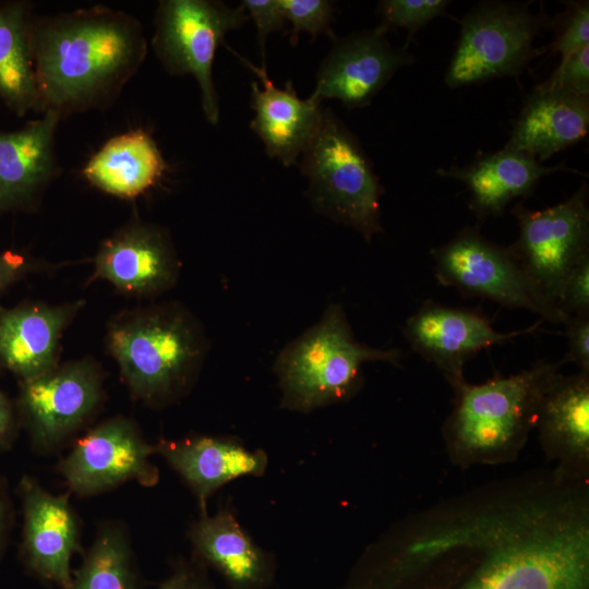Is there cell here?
I'll return each instance as SVG.
<instances>
[{
    "label": "cell",
    "instance_id": "1",
    "mask_svg": "<svg viewBox=\"0 0 589 589\" xmlns=\"http://www.w3.org/2000/svg\"><path fill=\"white\" fill-rule=\"evenodd\" d=\"M39 111L61 119L108 108L147 55L141 22L104 5L35 16Z\"/></svg>",
    "mask_w": 589,
    "mask_h": 589
},
{
    "label": "cell",
    "instance_id": "2",
    "mask_svg": "<svg viewBox=\"0 0 589 589\" xmlns=\"http://www.w3.org/2000/svg\"><path fill=\"white\" fill-rule=\"evenodd\" d=\"M482 557L455 589H589V528L545 510H509L479 524Z\"/></svg>",
    "mask_w": 589,
    "mask_h": 589
},
{
    "label": "cell",
    "instance_id": "3",
    "mask_svg": "<svg viewBox=\"0 0 589 589\" xmlns=\"http://www.w3.org/2000/svg\"><path fill=\"white\" fill-rule=\"evenodd\" d=\"M561 362H538L507 377L470 384L448 380L454 407L444 434L454 461L498 462L513 457L536 426L541 398Z\"/></svg>",
    "mask_w": 589,
    "mask_h": 589
},
{
    "label": "cell",
    "instance_id": "4",
    "mask_svg": "<svg viewBox=\"0 0 589 589\" xmlns=\"http://www.w3.org/2000/svg\"><path fill=\"white\" fill-rule=\"evenodd\" d=\"M107 340L128 387L148 402L164 401L183 388L204 350L195 321L170 305L118 315Z\"/></svg>",
    "mask_w": 589,
    "mask_h": 589
},
{
    "label": "cell",
    "instance_id": "5",
    "mask_svg": "<svg viewBox=\"0 0 589 589\" xmlns=\"http://www.w3.org/2000/svg\"><path fill=\"white\" fill-rule=\"evenodd\" d=\"M297 165L318 212L352 227L366 241L383 230V187L358 137L330 108H324L320 128Z\"/></svg>",
    "mask_w": 589,
    "mask_h": 589
},
{
    "label": "cell",
    "instance_id": "6",
    "mask_svg": "<svg viewBox=\"0 0 589 589\" xmlns=\"http://www.w3.org/2000/svg\"><path fill=\"white\" fill-rule=\"evenodd\" d=\"M395 349L371 348L356 340L339 305L289 346L278 359L287 406L310 410L346 398L359 383L361 365L370 361L399 362Z\"/></svg>",
    "mask_w": 589,
    "mask_h": 589
},
{
    "label": "cell",
    "instance_id": "7",
    "mask_svg": "<svg viewBox=\"0 0 589 589\" xmlns=\"http://www.w3.org/2000/svg\"><path fill=\"white\" fill-rule=\"evenodd\" d=\"M249 21L242 4L219 0H161L154 16L152 47L169 75H192L200 88L202 110L219 122V98L213 79L216 51L230 31Z\"/></svg>",
    "mask_w": 589,
    "mask_h": 589
},
{
    "label": "cell",
    "instance_id": "8",
    "mask_svg": "<svg viewBox=\"0 0 589 589\" xmlns=\"http://www.w3.org/2000/svg\"><path fill=\"white\" fill-rule=\"evenodd\" d=\"M549 19L528 5L486 2L461 21L460 38L445 75L449 87L467 86L501 76H518L546 49L533 40Z\"/></svg>",
    "mask_w": 589,
    "mask_h": 589
},
{
    "label": "cell",
    "instance_id": "9",
    "mask_svg": "<svg viewBox=\"0 0 589 589\" xmlns=\"http://www.w3.org/2000/svg\"><path fill=\"white\" fill-rule=\"evenodd\" d=\"M435 278L469 297L489 299L506 308L526 309L542 321L564 324L566 316L528 277L507 248L467 227L432 249Z\"/></svg>",
    "mask_w": 589,
    "mask_h": 589
},
{
    "label": "cell",
    "instance_id": "10",
    "mask_svg": "<svg viewBox=\"0 0 589 589\" xmlns=\"http://www.w3.org/2000/svg\"><path fill=\"white\" fill-rule=\"evenodd\" d=\"M510 213L519 235L507 249L543 296L557 306L570 269L589 254L587 184L554 206L536 211L519 202Z\"/></svg>",
    "mask_w": 589,
    "mask_h": 589
},
{
    "label": "cell",
    "instance_id": "11",
    "mask_svg": "<svg viewBox=\"0 0 589 589\" xmlns=\"http://www.w3.org/2000/svg\"><path fill=\"white\" fill-rule=\"evenodd\" d=\"M156 447L124 418L103 422L85 434L61 461L59 470L72 491L95 494L129 480L153 485L157 469L149 456Z\"/></svg>",
    "mask_w": 589,
    "mask_h": 589
},
{
    "label": "cell",
    "instance_id": "12",
    "mask_svg": "<svg viewBox=\"0 0 589 589\" xmlns=\"http://www.w3.org/2000/svg\"><path fill=\"white\" fill-rule=\"evenodd\" d=\"M100 397V370L91 359H82L22 381L20 408L34 441L51 447L89 418Z\"/></svg>",
    "mask_w": 589,
    "mask_h": 589
},
{
    "label": "cell",
    "instance_id": "13",
    "mask_svg": "<svg viewBox=\"0 0 589 589\" xmlns=\"http://www.w3.org/2000/svg\"><path fill=\"white\" fill-rule=\"evenodd\" d=\"M413 56L393 47L376 28L335 38L316 72L313 93L316 99H336L347 109L363 108Z\"/></svg>",
    "mask_w": 589,
    "mask_h": 589
},
{
    "label": "cell",
    "instance_id": "14",
    "mask_svg": "<svg viewBox=\"0 0 589 589\" xmlns=\"http://www.w3.org/2000/svg\"><path fill=\"white\" fill-rule=\"evenodd\" d=\"M542 322L520 330L501 333L479 311L428 300L407 320L404 334L412 349L440 369L448 381L464 376L465 363L479 351L531 334Z\"/></svg>",
    "mask_w": 589,
    "mask_h": 589
},
{
    "label": "cell",
    "instance_id": "15",
    "mask_svg": "<svg viewBox=\"0 0 589 589\" xmlns=\"http://www.w3.org/2000/svg\"><path fill=\"white\" fill-rule=\"evenodd\" d=\"M94 266V276L136 297L168 289L178 275L168 232L135 216L100 243Z\"/></svg>",
    "mask_w": 589,
    "mask_h": 589
},
{
    "label": "cell",
    "instance_id": "16",
    "mask_svg": "<svg viewBox=\"0 0 589 589\" xmlns=\"http://www.w3.org/2000/svg\"><path fill=\"white\" fill-rule=\"evenodd\" d=\"M60 120L46 111L17 131L0 132V215L34 209L58 178L56 132Z\"/></svg>",
    "mask_w": 589,
    "mask_h": 589
},
{
    "label": "cell",
    "instance_id": "17",
    "mask_svg": "<svg viewBox=\"0 0 589 589\" xmlns=\"http://www.w3.org/2000/svg\"><path fill=\"white\" fill-rule=\"evenodd\" d=\"M228 50L262 82V87L256 82L251 83V107L255 116L250 129L262 141L269 158L278 159L285 167L297 165L320 128L322 101L312 95L301 99L290 81L283 88L275 86L266 69L229 47Z\"/></svg>",
    "mask_w": 589,
    "mask_h": 589
},
{
    "label": "cell",
    "instance_id": "18",
    "mask_svg": "<svg viewBox=\"0 0 589 589\" xmlns=\"http://www.w3.org/2000/svg\"><path fill=\"white\" fill-rule=\"evenodd\" d=\"M82 301L0 309V363L27 381L58 365L60 339Z\"/></svg>",
    "mask_w": 589,
    "mask_h": 589
},
{
    "label": "cell",
    "instance_id": "19",
    "mask_svg": "<svg viewBox=\"0 0 589 589\" xmlns=\"http://www.w3.org/2000/svg\"><path fill=\"white\" fill-rule=\"evenodd\" d=\"M23 549L40 576L71 589L70 558L77 545V521L65 495H52L29 479L22 481Z\"/></svg>",
    "mask_w": 589,
    "mask_h": 589
},
{
    "label": "cell",
    "instance_id": "20",
    "mask_svg": "<svg viewBox=\"0 0 589 589\" xmlns=\"http://www.w3.org/2000/svg\"><path fill=\"white\" fill-rule=\"evenodd\" d=\"M536 426L544 450L564 472L584 476L589 461V373L558 372L541 398Z\"/></svg>",
    "mask_w": 589,
    "mask_h": 589
},
{
    "label": "cell",
    "instance_id": "21",
    "mask_svg": "<svg viewBox=\"0 0 589 589\" xmlns=\"http://www.w3.org/2000/svg\"><path fill=\"white\" fill-rule=\"evenodd\" d=\"M589 129V95L534 88L505 149L544 161L580 142Z\"/></svg>",
    "mask_w": 589,
    "mask_h": 589
},
{
    "label": "cell",
    "instance_id": "22",
    "mask_svg": "<svg viewBox=\"0 0 589 589\" xmlns=\"http://www.w3.org/2000/svg\"><path fill=\"white\" fill-rule=\"evenodd\" d=\"M564 166H543L534 157L503 148L464 166L436 170L437 175L461 181L470 192V209L477 218L501 216L515 199L533 193L539 180Z\"/></svg>",
    "mask_w": 589,
    "mask_h": 589
},
{
    "label": "cell",
    "instance_id": "23",
    "mask_svg": "<svg viewBox=\"0 0 589 589\" xmlns=\"http://www.w3.org/2000/svg\"><path fill=\"white\" fill-rule=\"evenodd\" d=\"M167 163L153 136L143 129L110 137L82 169L98 190L120 199H135L165 176Z\"/></svg>",
    "mask_w": 589,
    "mask_h": 589
},
{
    "label": "cell",
    "instance_id": "24",
    "mask_svg": "<svg viewBox=\"0 0 589 589\" xmlns=\"http://www.w3.org/2000/svg\"><path fill=\"white\" fill-rule=\"evenodd\" d=\"M156 450L193 489L203 509L215 490L238 477L261 474L267 462L263 452L212 437L163 441Z\"/></svg>",
    "mask_w": 589,
    "mask_h": 589
},
{
    "label": "cell",
    "instance_id": "25",
    "mask_svg": "<svg viewBox=\"0 0 589 589\" xmlns=\"http://www.w3.org/2000/svg\"><path fill=\"white\" fill-rule=\"evenodd\" d=\"M33 8L26 0L0 2V101L17 117L39 111Z\"/></svg>",
    "mask_w": 589,
    "mask_h": 589
},
{
    "label": "cell",
    "instance_id": "26",
    "mask_svg": "<svg viewBox=\"0 0 589 589\" xmlns=\"http://www.w3.org/2000/svg\"><path fill=\"white\" fill-rule=\"evenodd\" d=\"M191 538L197 551L236 587H252L262 579L264 557L229 513L203 514Z\"/></svg>",
    "mask_w": 589,
    "mask_h": 589
},
{
    "label": "cell",
    "instance_id": "27",
    "mask_svg": "<svg viewBox=\"0 0 589 589\" xmlns=\"http://www.w3.org/2000/svg\"><path fill=\"white\" fill-rule=\"evenodd\" d=\"M71 589H133L130 551L120 530L110 527L98 534Z\"/></svg>",
    "mask_w": 589,
    "mask_h": 589
},
{
    "label": "cell",
    "instance_id": "28",
    "mask_svg": "<svg viewBox=\"0 0 589 589\" xmlns=\"http://www.w3.org/2000/svg\"><path fill=\"white\" fill-rule=\"evenodd\" d=\"M450 1L447 0H383L378 2L380 24L375 27L382 34L395 28H405L413 35L433 19L445 14Z\"/></svg>",
    "mask_w": 589,
    "mask_h": 589
},
{
    "label": "cell",
    "instance_id": "29",
    "mask_svg": "<svg viewBox=\"0 0 589 589\" xmlns=\"http://www.w3.org/2000/svg\"><path fill=\"white\" fill-rule=\"evenodd\" d=\"M286 22L291 24L289 41L296 47L300 34L308 33L312 41L317 36L326 35L334 40L335 34L332 28L334 22L335 5L328 0H279Z\"/></svg>",
    "mask_w": 589,
    "mask_h": 589
},
{
    "label": "cell",
    "instance_id": "30",
    "mask_svg": "<svg viewBox=\"0 0 589 589\" xmlns=\"http://www.w3.org/2000/svg\"><path fill=\"white\" fill-rule=\"evenodd\" d=\"M554 28V40L546 50L558 52L567 58L578 49L589 45V3L588 1H570L565 10L551 21Z\"/></svg>",
    "mask_w": 589,
    "mask_h": 589
},
{
    "label": "cell",
    "instance_id": "31",
    "mask_svg": "<svg viewBox=\"0 0 589 589\" xmlns=\"http://www.w3.org/2000/svg\"><path fill=\"white\" fill-rule=\"evenodd\" d=\"M536 88L589 95V45L561 60L557 69Z\"/></svg>",
    "mask_w": 589,
    "mask_h": 589
},
{
    "label": "cell",
    "instance_id": "32",
    "mask_svg": "<svg viewBox=\"0 0 589 589\" xmlns=\"http://www.w3.org/2000/svg\"><path fill=\"white\" fill-rule=\"evenodd\" d=\"M557 306L566 316L589 314V254L570 269Z\"/></svg>",
    "mask_w": 589,
    "mask_h": 589
},
{
    "label": "cell",
    "instance_id": "33",
    "mask_svg": "<svg viewBox=\"0 0 589 589\" xmlns=\"http://www.w3.org/2000/svg\"><path fill=\"white\" fill-rule=\"evenodd\" d=\"M249 19L256 27V39L262 57L261 68L266 69V40L272 33L285 28L286 19L279 0H243L241 2Z\"/></svg>",
    "mask_w": 589,
    "mask_h": 589
},
{
    "label": "cell",
    "instance_id": "34",
    "mask_svg": "<svg viewBox=\"0 0 589 589\" xmlns=\"http://www.w3.org/2000/svg\"><path fill=\"white\" fill-rule=\"evenodd\" d=\"M564 325L567 352L561 364L574 363L581 372L589 373V314L568 316Z\"/></svg>",
    "mask_w": 589,
    "mask_h": 589
},
{
    "label": "cell",
    "instance_id": "35",
    "mask_svg": "<svg viewBox=\"0 0 589 589\" xmlns=\"http://www.w3.org/2000/svg\"><path fill=\"white\" fill-rule=\"evenodd\" d=\"M35 266V263L20 253H0V294Z\"/></svg>",
    "mask_w": 589,
    "mask_h": 589
},
{
    "label": "cell",
    "instance_id": "36",
    "mask_svg": "<svg viewBox=\"0 0 589 589\" xmlns=\"http://www.w3.org/2000/svg\"><path fill=\"white\" fill-rule=\"evenodd\" d=\"M13 429V413L11 405L0 390V444L9 437Z\"/></svg>",
    "mask_w": 589,
    "mask_h": 589
},
{
    "label": "cell",
    "instance_id": "37",
    "mask_svg": "<svg viewBox=\"0 0 589 589\" xmlns=\"http://www.w3.org/2000/svg\"><path fill=\"white\" fill-rule=\"evenodd\" d=\"M159 589H196V586L188 574L179 573L168 579Z\"/></svg>",
    "mask_w": 589,
    "mask_h": 589
},
{
    "label": "cell",
    "instance_id": "38",
    "mask_svg": "<svg viewBox=\"0 0 589 589\" xmlns=\"http://www.w3.org/2000/svg\"><path fill=\"white\" fill-rule=\"evenodd\" d=\"M4 519H5V508L0 495V544L2 541L3 530H4Z\"/></svg>",
    "mask_w": 589,
    "mask_h": 589
},
{
    "label": "cell",
    "instance_id": "39",
    "mask_svg": "<svg viewBox=\"0 0 589 589\" xmlns=\"http://www.w3.org/2000/svg\"><path fill=\"white\" fill-rule=\"evenodd\" d=\"M0 104H1V101H0Z\"/></svg>",
    "mask_w": 589,
    "mask_h": 589
}]
</instances>
